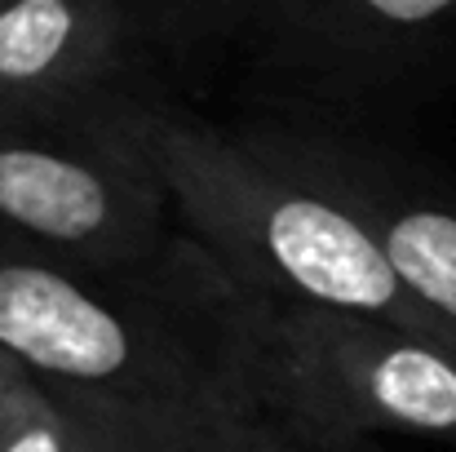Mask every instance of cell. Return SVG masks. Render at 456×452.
Here are the masks:
<instances>
[{
  "mask_svg": "<svg viewBox=\"0 0 456 452\" xmlns=\"http://www.w3.org/2000/svg\"><path fill=\"white\" fill-rule=\"evenodd\" d=\"M0 350L53 390L155 413L248 399L231 275L177 235L134 271H89L0 235Z\"/></svg>",
  "mask_w": 456,
  "mask_h": 452,
  "instance_id": "1",
  "label": "cell"
},
{
  "mask_svg": "<svg viewBox=\"0 0 456 452\" xmlns=\"http://www.w3.org/2000/svg\"><path fill=\"white\" fill-rule=\"evenodd\" d=\"M85 111L102 134L142 160L164 186L173 218L186 222L191 240L231 275L235 289L377 315L456 355V324L399 284L363 226L328 195L266 164L240 134L195 120L134 85L89 103Z\"/></svg>",
  "mask_w": 456,
  "mask_h": 452,
  "instance_id": "2",
  "label": "cell"
},
{
  "mask_svg": "<svg viewBox=\"0 0 456 452\" xmlns=\"http://www.w3.org/2000/svg\"><path fill=\"white\" fill-rule=\"evenodd\" d=\"M248 399L319 448L377 435L456 444V355L377 315L235 289Z\"/></svg>",
  "mask_w": 456,
  "mask_h": 452,
  "instance_id": "3",
  "label": "cell"
},
{
  "mask_svg": "<svg viewBox=\"0 0 456 452\" xmlns=\"http://www.w3.org/2000/svg\"><path fill=\"white\" fill-rule=\"evenodd\" d=\"M0 235L89 271H134L173 240V204L138 155L71 116H0Z\"/></svg>",
  "mask_w": 456,
  "mask_h": 452,
  "instance_id": "4",
  "label": "cell"
},
{
  "mask_svg": "<svg viewBox=\"0 0 456 452\" xmlns=\"http://www.w3.org/2000/svg\"><path fill=\"white\" fill-rule=\"evenodd\" d=\"M266 164L341 204L377 244L386 267L417 301L456 324V200L386 151L305 129L262 125L240 134Z\"/></svg>",
  "mask_w": 456,
  "mask_h": 452,
  "instance_id": "5",
  "label": "cell"
},
{
  "mask_svg": "<svg viewBox=\"0 0 456 452\" xmlns=\"http://www.w3.org/2000/svg\"><path fill=\"white\" fill-rule=\"evenodd\" d=\"M248 40L314 85H377L456 45V0H266Z\"/></svg>",
  "mask_w": 456,
  "mask_h": 452,
  "instance_id": "6",
  "label": "cell"
},
{
  "mask_svg": "<svg viewBox=\"0 0 456 452\" xmlns=\"http://www.w3.org/2000/svg\"><path fill=\"white\" fill-rule=\"evenodd\" d=\"M142 62L120 0H0V116H71Z\"/></svg>",
  "mask_w": 456,
  "mask_h": 452,
  "instance_id": "7",
  "label": "cell"
},
{
  "mask_svg": "<svg viewBox=\"0 0 456 452\" xmlns=\"http://www.w3.org/2000/svg\"><path fill=\"white\" fill-rule=\"evenodd\" d=\"M120 9L142 58L159 53L195 67L231 40L248 36L266 0H120Z\"/></svg>",
  "mask_w": 456,
  "mask_h": 452,
  "instance_id": "8",
  "label": "cell"
},
{
  "mask_svg": "<svg viewBox=\"0 0 456 452\" xmlns=\"http://www.w3.org/2000/svg\"><path fill=\"white\" fill-rule=\"evenodd\" d=\"M71 417V452H191V431L204 413H155L116 399L58 390Z\"/></svg>",
  "mask_w": 456,
  "mask_h": 452,
  "instance_id": "9",
  "label": "cell"
},
{
  "mask_svg": "<svg viewBox=\"0 0 456 452\" xmlns=\"http://www.w3.org/2000/svg\"><path fill=\"white\" fill-rule=\"evenodd\" d=\"M0 452H71L62 395L31 373L0 395Z\"/></svg>",
  "mask_w": 456,
  "mask_h": 452,
  "instance_id": "10",
  "label": "cell"
},
{
  "mask_svg": "<svg viewBox=\"0 0 456 452\" xmlns=\"http://www.w3.org/2000/svg\"><path fill=\"white\" fill-rule=\"evenodd\" d=\"M191 452H332L319 448L289 426H280L271 413H262L253 399L213 408L195 422L191 431Z\"/></svg>",
  "mask_w": 456,
  "mask_h": 452,
  "instance_id": "11",
  "label": "cell"
},
{
  "mask_svg": "<svg viewBox=\"0 0 456 452\" xmlns=\"http://www.w3.org/2000/svg\"><path fill=\"white\" fill-rule=\"evenodd\" d=\"M22 377H27V368H22V364L9 355V350H0V395H4L13 382H22Z\"/></svg>",
  "mask_w": 456,
  "mask_h": 452,
  "instance_id": "12",
  "label": "cell"
},
{
  "mask_svg": "<svg viewBox=\"0 0 456 452\" xmlns=\"http://www.w3.org/2000/svg\"><path fill=\"white\" fill-rule=\"evenodd\" d=\"M341 452H372L368 444H354V448H341Z\"/></svg>",
  "mask_w": 456,
  "mask_h": 452,
  "instance_id": "13",
  "label": "cell"
}]
</instances>
